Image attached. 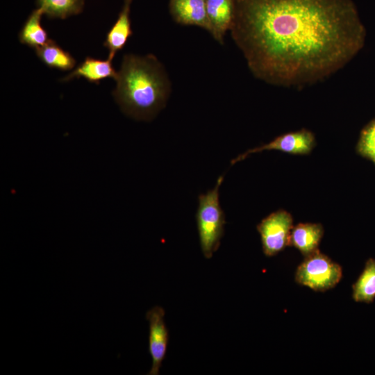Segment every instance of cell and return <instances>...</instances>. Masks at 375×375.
Wrapping results in <instances>:
<instances>
[{"mask_svg": "<svg viewBox=\"0 0 375 375\" xmlns=\"http://www.w3.org/2000/svg\"><path fill=\"white\" fill-rule=\"evenodd\" d=\"M210 34L219 44L224 43V36L230 31L235 12V0H206Z\"/></svg>", "mask_w": 375, "mask_h": 375, "instance_id": "cell-9", "label": "cell"}, {"mask_svg": "<svg viewBox=\"0 0 375 375\" xmlns=\"http://www.w3.org/2000/svg\"><path fill=\"white\" fill-rule=\"evenodd\" d=\"M113 96L126 115L150 120L162 109L171 93V82L164 66L151 54H126L115 79Z\"/></svg>", "mask_w": 375, "mask_h": 375, "instance_id": "cell-2", "label": "cell"}, {"mask_svg": "<svg viewBox=\"0 0 375 375\" xmlns=\"http://www.w3.org/2000/svg\"><path fill=\"white\" fill-rule=\"evenodd\" d=\"M35 50L37 56L49 67L67 71L75 66V59L53 40H49L44 45Z\"/></svg>", "mask_w": 375, "mask_h": 375, "instance_id": "cell-14", "label": "cell"}, {"mask_svg": "<svg viewBox=\"0 0 375 375\" xmlns=\"http://www.w3.org/2000/svg\"><path fill=\"white\" fill-rule=\"evenodd\" d=\"M323 235L322 224L299 223L291 231L290 245L294 247L306 257L318 250Z\"/></svg>", "mask_w": 375, "mask_h": 375, "instance_id": "cell-12", "label": "cell"}, {"mask_svg": "<svg viewBox=\"0 0 375 375\" xmlns=\"http://www.w3.org/2000/svg\"><path fill=\"white\" fill-rule=\"evenodd\" d=\"M358 150L362 155L375 162V121L362 131Z\"/></svg>", "mask_w": 375, "mask_h": 375, "instance_id": "cell-17", "label": "cell"}, {"mask_svg": "<svg viewBox=\"0 0 375 375\" xmlns=\"http://www.w3.org/2000/svg\"><path fill=\"white\" fill-rule=\"evenodd\" d=\"M38 6L43 13L50 18L65 19L80 13L84 0H37Z\"/></svg>", "mask_w": 375, "mask_h": 375, "instance_id": "cell-16", "label": "cell"}, {"mask_svg": "<svg viewBox=\"0 0 375 375\" xmlns=\"http://www.w3.org/2000/svg\"><path fill=\"white\" fill-rule=\"evenodd\" d=\"M230 32L252 74L283 86L331 75L365 36L351 0H235Z\"/></svg>", "mask_w": 375, "mask_h": 375, "instance_id": "cell-1", "label": "cell"}, {"mask_svg": "<svg viewBox=\"0 0 375 375\" xmlns=\"http://www.w3.org/2000/svg\"><path fill=\"white\" fill-rule=\"evenodd\" d=\"M117 72L112 65V60H106L87 57L69 74L62 79V81H69L74 78H84L90 83L99 84L100 81L112 78L116 79Z\"/></svg>", "mask_w": 375, "mask_h": 375, "instance_id": "cell-11", "label": "cell"}, {"mask_svg": "<svg viewBox=\"0 0 375 375\" xmlns=\"http://www.w3.org/2000/svg\"><path fill=\"white\" fill-rule=\"evenodd\" d=\"M132 0H124V5L118 17L108 31L104 46L109 50L108 58L112 60L116 53L126 45L128 38L133 35L130 10Z\"/></svg>", "mask_w": 375, "mask_h": 375, "instance_id": "cell-10", "label": "cell"}, {"mask_svg": "<svg viewBox=\"0 0 375 375\" xmlns=\"http://www.w3.org/2000/svg\"><path fill=\"white\" fill-rule=\"evenodd\" d=\"M43 14L42 10L38 8L28 16L19 33L21 43L36 49L48 42V33L40 23Z\"/></svg>", "mask_w": 375, "mask_h": 375, "instance_id": "cell-13", "label": "cell"}, {"mask_svg": "<svg viewBox=\"0 0 375 375\" xmlns=\"http://www.w3.org/2000/svg\"><path fill=\"white\" fill-rule=\"evenodd\" d=\"M223 179L224 176H220L212 189L198 197L197 226L202 253L208 259L219 249L224 233L226 219L219 193Z\"/></svg>", "mask_w": 375, "mask_h": 375, "instance_id": "cell-3", "label": "cell"}, {"mask_svg": "<svg viewBox=\"0 0 375 375\" xmlns=\"http://www.w3.org/2000/svg\"><path fill=\"white\" fill-rule=\"evenodd\" d=\"M292 223V215L288 212L278 210L262 219L257 225L266 256H274L290 245Z\"/></svg>", "mask_w": 375, "mask_h": 375, "instance_id": "cell-5", "label": "cell"}, {"mask_svg": "<svg viewBox=\"0 0 375 375\" xmlns=\"http://www.w3.org/2000/svg\"><path fill=\"white\" fill-rule=\"evenodd\" d=\"M315 138L306 129L286 133L276 137L272 141L258 147L250 149L231 160V165L242 161L249 156L263 151L278 150L292 154H308L313 149Z\"/></svg>", "mask_w": 375, "mask_h": 375, "instance_id": "cell-7", "label": "cell"}, {"mask_svg": "<svg viewBox=\"0 0 375 375\" xmlns=\"http://www.w3.org/2000/svg\"><path fill=\"white\" fill-rule=\"evenodd\" d=\"M342 277L341 266L319 249L305 257L297 267L295 281L316 292L333 288Z\"/></svg>", "mask_w": 375, "mask_h": 375, "instance_id": "cell-4", "label": "cell"}, {"mask_svg": "<svg viewBox=\"0 0 375 375\" xmlns=\"http://www.w3.org/2000/svg\"><path fill=\"white\" fill-rule=\"evenodd\" d=\"M353 299L357 302L369 303L375 298V260L369 259L353 285Z\"/></svg>", "mask_w": 375, "mask_h": 375, "instance_id": "cell-15", "label": "cell"}, {"mask_svg": "<svg viewBox=\"0 0 375 375\" xmlns=\"http://www.w3.org/2000/svg\"><path fill=\"white\" fill-rule=\"evenodd\" d=\"M169 12L176 24L198 26L210 33L206 0H169Z\"/></svg>", "mask_w": 375, "mask_h": 375, "instance_id": "cell-8", "label": "cell"}, {"mask_svg": "<svg viewBox=\"0 0 375 375\" xmlns=\"http://www.w3.org/2000/svg\"><path fill=\"white\" fill-rule=\"evenodd\" d=\"M165 315V310L160 306H154L146 313L149 322V352L152 360L149 375L159 374L166 355L169 338Z\"/></svg>", "mask_w": 375, "mask_h": 375, "instance_id": "cell-6", "label": "cell"}]
</instances>
